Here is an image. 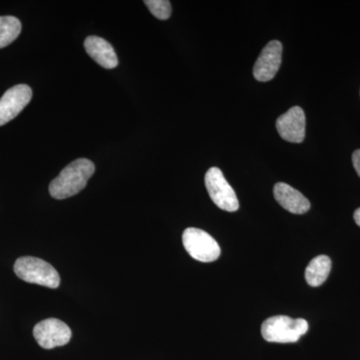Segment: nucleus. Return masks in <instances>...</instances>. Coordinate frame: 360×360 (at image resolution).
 Listing matches in <instances>:
<instances>
[{"label": "nucleus", "mask_w": 360, "mask_h": 360, "mask_svg": "<svg viewBox=\"0 0 360 360\" xmlns=\"http://www.w3.org/2000/svg\"><path fill=\"white\" fill-rule=\"evenodd\" d=\"M96 172L94 162L87 158L72 161L61 170L49 186V193L56 200H65L82 191Z\"/></svg>", "instance_id": "f257e3e1"}, {"label": "nucleus", "mask_w": 360, "mask_h": 360, "mask_svg": "<svg viewBox=\"0 0 360 360\" xmlns=\"http://www.w3.org/2000/svg\"><path fill=\"white\" fill-rule=\"evenodd\" d=\"M309 330V322L303 319H292L285 315H276L262 323V338L269 342H296Z\"/></svg>", "instance_id": "f03ea898"}, {"label": "nucleus", "mask_w": 360, "mask_h": 360, "mask_svg": "<svg viewBox=\"0 0 360 360\" xmlns=\"http://www.w3.org/2000/svg\"><path fill=\"white\" fill-rule=\"evenodd\" d=\"M14 272L26 283L37 284L45 288H58L60 284V276L58 270L40 258H18L14 264Z\"/></svg>", "instance_id": "7ed1b4c3"}, {"label": "nucleus", "mask_w": 360, "mask_h": 360, "mask_svg": "<svg viewBox=\"0 0 360 360\" xmlns=\"http://www.w3.org/2000/svg\"><path fill=\"white\" fill-rule=\"evenodd\" d=\"M182 243L188 255L198 262H215L221 253L217 240L207 232L195 227H188L184 231Z\"/></svg>", "instance_id": "20e7f679"}, {"label": "nucleus", "mask_w": 360, "mask_h": 360, "mask_svg": "<svg viewBox=\"0 0 360 360\" xmlns=\"http://www.w3.org/2000/svg\"><path fill=\"white\" fill-rule=\"evenodd\" d=\"M205 186L213 202L220 210L234 212L239 208V202L236 191L225 179L219 167H212L205 174Z\"/></svg>", "instance_id": "39448f33"}, {"label": "nucleus", "mask_w": 360, "mask_h": 360, "mask_svg": "<svg viewBox=\"0 0 360 360\" xmlns=\"http://www.w3.org/2000/svg\"><path fill=\"white\" fill-rule=\"evenodd\" d=\"M33 336L40 347L44 349H52L68 345L72 333L65 322L58 319H49L34 326Z\"/></svg>", "instance_id": "423d86ee"}, {"label": "nucleus", "mask_w": 360, "mask_h": 360, "mask_svg": "<svg viewBox=\"0 0 360 360\" xmlns=\"http://www.w3.org/2000/svg\"><path fill=\"white\" fill-rule=\"evenodd\" d=\"M32 98L28 85L18 84L7 90L0 98V127L14 120Z\"/></svg>", "instance_id": "0eeeda50"}, {"label": "nucleus", "mask_w": 360, "mask_h": 360, "mask_svg": "<svg viewBox=\"0 0 360 360\" xmlns=\"http://www.w3.org/2000/svg\"><path fill=\"white\" fill-rule=\"evenodd\" d=\"M283 44L272 40L262 49L253 68V77L258 82H266L274 79L281 65Z\"/></svg>", "instance_id": "6e6552de"}, {"label": "nucleus", "mask_w": 360, "mask_h": 360, "mask_svg": "<svg viewBox=\"0 0 360 360\" xmlns=\"http://www.w3.org/2000/svg\"><path fill=\"white\" fill-rule=\"evenodd\" d=\"M305 122L304 111L300 106H293L277 118V131L284 141L302 143L305 139Z\"/></svg>", "instance_id": "1a4fd4ad"}, {"label": "nucleus", "mask_w": 360, "mask_h": 360, "mask_svg": "<svg viewBox=\"0 0 360 360\" xmlns=\"http://www.w3.org/2000/svg\"><path fill=\"white\" fill-rule=\"evenodd\" d=\"M274 198L284 210L295 214H303L310 210L309 200L297 189L284 182H278L274 186Z\"/></svg>", "instance_id": "9d476101"}, {"label": "nucleus", "mask_w": 360, "mask_h": 360, "mask_svg": "<svg viewBox=\"0 0 360 360\" xmlns=\"http://www.w3.org/2000/svg\"><path fill=\"white\" fill-rule=\"evenodd\" d=\"M84 49L90 58L106 70H112L118 65L115 49L105 39L98 37H89L85 39Z\"/></svg>", "instance_id": "9b49d317"}, {"label": "nucleus", "mask_w": 360, "mask_h": 360, "mask_svg": "<svg viewBox=\"0 0 360 360\" xmlns=\"http://www.w3.org/2000/svg\"><path fill=\"white\" fill-rule=\"evenodd\" d=\"M331 260L328 255H319L314 257L305 270V279L310 286L321 285L326 283L330 274Z\"/></svg>", "instance_id": "f8f14e48"}, {"label": "nucleus", "mask_w": 360, "mask_h": 360, "mask_svg": "<svg viewBox=\"0 0 360 360\" xmlns=\"http://www.w3.org/2000/svg\"><path fill=\"white\" fill-rule=\"evenodd\" d=\"M21 22L14 16H0V49L8 46L20 37Z\"/></svg>", "instance_id": "ddd939ff"}, {"label": "nucleus", "mask_w": 360, "mask_h": 360, "mask_svg": "<svg viewBox=\"0 0 360 360\" xmlns=\"http://www.w3.org/2000/svg\"><path fill=\"white\" fill-rule=\"evenodd\" d=\"M144 4L158 20H167L172 15V4L167 0H146Z\"/></svg>", "instance_id": "4468645a"}, {"label": "nucleus", "mask_w": 360, "mask_h": 360, "mask_svg": "<svg viewBox=\"0 0 360 360\" xmlns=\"http://www.w3.org/2000/svg\"><path fill=\"white\" fill-rule=\"evenodd\" d=\"M352 162H354V169L356 170L357 174L360 177V149H357L352 155Z\"/></svg>", "instance_id": "2eb2a0df"}, {"label": "nucleus", "mask_w": 360, "mask_h": 360, "mask_svg": "<svg viewBox=\"0 0 360 360\" xmlns=\"http://www.w3.org/2000/svg\"><path fill=\"white\" fill-rule=\"evenodd\" d=\"M354 219L356 224L360 227V208H357L354 212Z\"/></svg>", "instance_id": "dca6fc26"}]
</instances>
